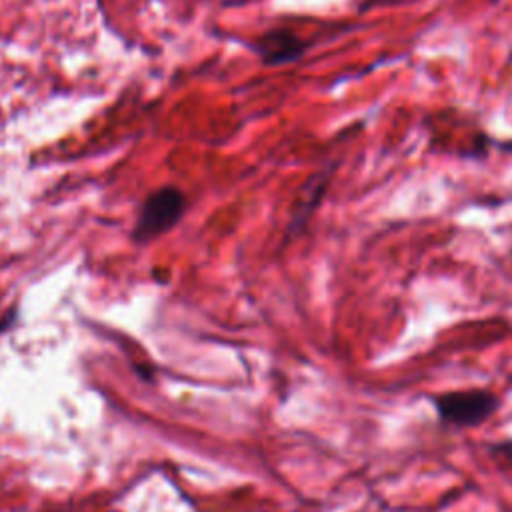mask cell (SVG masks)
Returning <instances> with one entry per match:
<instances>
[{
    "label": "cell",
    "instance_id": "obj_2",
    "mask_svg": "<svg viewBox=\"0 0 512 512\" xmlns=\"http://www.w3.org/2000/svg\"><path fill=\"white\" fill-rule=\"evenodd\" d=\"M442 422L450 426H478L498 410V396L484 388L452 390L432 398Z\"/></svg>",
    "mask_w": 512,
    "mask_h": 512
},
{
    "label": "cell",
    "instance_id": "obj_3",
    "mask_svg": "<svg viewBox=\"0 0 512 512\" xmlns=\"http://www.w3.org/2000/svg\"><path fill=\"white\" fill-rule=\"evenodd\" d=\"M254 50L266 66H278L302 58L306 42L290 30H270L254 42Z\"/></svg>",
    "mask_w": 512,
    "mask_h": 512
},
{
    "label": "cell",
    "instance_id": "obj_4",
    "mask_svg": "<svg viewBox=\"0 0 512 512\" xmlns=\"http://www.w3.org/2000/svg\"><path fill=\"white\" fill-rule=\"evenodd\" d=\"M326 182H328V172L314 174V176L308 180L306 188L302 190L304 194H302V200H300V204H298V208H296L292 226H300V224L308 218V214L314 210L316 202L322 198V192H324V188H326Z\"/></svg>",
    "mask_w": 512,
    "mask_h": 512
},
{
    "label": "cell",
    "instance_id": "obj_1",
    "mask_svg": "<svg viewBox=\"0 0 512 512\" xmlns=\"http://www.w3.org/2000/svg\"><path fill=\"white\" fill-rule=\"evenodd\" d=\"M186 196L176 186H162L154 190L142 204L136 226H134V240L146 244L160 234L168 232L184 214Z\"/></svg>",
    "mask_w": 512,
    "mask_h": 512
}]
</instances>
